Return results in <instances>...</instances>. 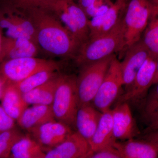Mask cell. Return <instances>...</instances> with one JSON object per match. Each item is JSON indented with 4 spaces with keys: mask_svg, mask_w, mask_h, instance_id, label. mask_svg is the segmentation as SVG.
<instances>
[{
    "mask_svg": "<svg viewBox=\"0 0 158 158\" xmlns=\"http://www.w3.org/2000/svg\"><path fill=\"white\" fill-rule=\"evenodd\" d=\"M24 10L35 26L39 47L51 55L75 58L81 44L52 11L38 8Z\"/></svg>",
    "mask_w": 158,
    "mask_h": 158,
    "instance_id": "1",
    "label": "cell"
},
{
    "mask_svg": "<svg viewBox=\"0 0 158 158\" xmlns=\"http://www.w3.org/2000/svg\"><path fill=\"white\" fill-rule=\"evenodd\" d=\"M123 17L112 30L89 38L81 45L75 57L78 64L82 66L97 62L114 55L116 52L123 50L124 34Z\"/></svg>",
    "mask_w": 158,
    "mask_h": 158,
    "instance_id": "2",
    "label": "cell"
},
{
    "mask_svg": "<svg viewBox=\"0 0 158 158\" xmlns=\"http://www.w3.org/2000/svg\"><path fill=\"white\" fill-rule=\"evenodd\" d=\"M51 107L56 120L75 129L79 108L77 77L61 75Z\"/></svg>",
    "mask_w": 158,
    "mask_h": 158,
    "instance_id": "3",
    "label": "cell"
},
{
    "mask_svg": "<svg viewBox=\"0 0 158 158\" xmlns=\"http://www.w3.org/2000/svg\"><path fill=\"white\" fill-rule=\"evenodd\" d=\"M153 1L129 0L123 17L124 34L123 50L141 40L147 27Z\"/></svg>",
    "mask_w": 158,
    "mask_h": 158,
    "instance_id": "4",
    "label": "cell"
},
{
    "mask_svg": "<svg viewBox=\"0 0 158 158\" xmlns=\"http://www.w3.org/2000/svg\"><path fill=\"white\" fill-rule=\"evenodd\" d=\"M115 55L82 65L77 77L79 107L91 103L103 81Z\"/></svg>",
    "mask_w": 158,
    "mask_h": 158,
    "instance_id": "5",
    "label": "cell"
},
{
    "mask_svg": "<svg viewBox=\"0 0 158 158\" xmlns=\"http://www.w3.org/2000/svg\"><path fill=\"white\" fill-rule=\"evenodd\" d=\"M59 69L60 64L53 60L28 57L4 60L0 64V74L7 84H15L40 71Z\"/></svg>",
    "mask_w": 158,
    "mask_h": 158,
    "instance_id": "6",
    "label": "cell"
},
{
    "mask_svg": "<svg viewBox=\"0 0 158 158\" xmlns=\"http://www.w3.org/2000/svg\"><path fill=\"white\" fill-rule=\"evenodd\" d=\"M123 86L120 62L115 56L92 102L94 106L101 113L110 110L113 102L118 98Z\"/></svg>",
    "mask_w": 158,
    "mask_h": 158,
    "instance_id": "7",
    "label": "cell"
},
{
    "mask_svg": "<svg viewBox=\"0 0 158 158\" xmlns=\"http://www.w3.org/2000/svg\"><path fill=\"white\" fill-rule=\"evenodd\" d=\"M0 27L6 30V37L27 38L37 43L35 26L25 10L5 6L0 9Z\"/></svg>",
    "mask_w": 158,
    "mask_h": 158,
    "instance_id": "8",
    "label": "cell"
},
{
    "mask_svg": "<svg viewBox=\"0 0 158 158\" xmlns=\"http://www.w3.org/2000/svg\"><path fill=\"white\" fill-rule=\"evenodd\" d=\"M157 59L150 54L138 71L131 87L117 98V104H143L150 88L153 85Z\"/></svg>",
    "mask_w": 158,
    "mask_h": 158,
    "instance_id": "9",
    "label": "cell"
},
{
    "mask_svg": "<svg viewBox=\"0 0 158 158\" xmlns=\"http://www.w3.org/2000/svg\"><path fill=\"white\" fill-rule=\"evenodd\" d=\"M73 132L67 125L55 119L34 127L28 133L46 152L62 143Z\"/></svg>",
    "mask_w": 158,
    "mask_h": 158,
    "instance_id": "10",
    "label": "cell"
},
{
    "mask_svg": "<svg viewBox=\"0 0 158 158\" xmlns=\"http://www.w3.org/2000/svg\"><path fill=\"white\" fill-rule=\"evenodd\" d=\"M125 52L123 61L120 62V66L123 86L127 90L131 87L138 71L150 53L142 39Z\"/></svg>",
    "mask_w": 158,
    "mask_h": 158,
    "instance_id": "11",
    "label": "cell"
},
{
    "mask_svg": "<svg viewBox=\"0 0 158 158\" xmlns=\"http://www.w3.org/2000/svg\"><path fill=\"white\" fill-rule=\"evenodd\" d=\"M91 154L88 141L74 131L61 144L45 152V158H89Z\"/></svg>",
    "mask_w": 158,
    "mask_h": 158,
    "instance_id": "12",
    "label": "cell"
},
{
    "mask_svg": "<svg viewBox=\"0 0 158 158\" xmlns=\"http://www.w3.org/2000/svg\"><path fill=\"white\" fill-rule=\"evenodd\" d=\"M127 1L116 0L104 14L89 19V39L106 34L115 27L123 16Z\"/></svg>",
    "mask_w": 158,
    "mask_h": 158,
    "instance_id": "13",
    "label": "cell"
},
{
    "mask_svg": "<svg viewBox=\"0 0 158 158\" xmlns=\"http://www.w3.org/2000/svg\"><path fill=\"white\" fill-rule=\"evenodd\" d=\"M112 113L113 134L116 140L126 141L139 134L128 103H117Z\"/></svg>",
    "mask_w": 158,
    "mask_h": 158,
    "instance_id": "14",
    "label": "cell"
},
{
    "mask_svg": "<svg viewBox=\"0 0 158 158\" xmlns=\"http://www.w3.org/2000/svg\"><path fill=\"white\" fill-rule=\"evenodd\" d=\"M39 48L37 43L27 38H11L4 36L3 61L8 59L36 57Z\"/></svg>",
    "mask_w": 158,
    "mask_h": 158,
    "instance_id": "15",
    "label": "cell"
},
{
    "mask_svg": "<svg viewBox=\"0 0 158 158\" xmlns=\"http://www.w3.org/2000/svg\"><path fill=\"white\" fill-rule=\"evenodd\" d=\"M116 140L113 134L112 110L110 109L102 113L96 129L88 142L91 153L104 148L113 145Z\"/></svg>",
    "mask_w": 158,
    "mask_h": 158,
    "instance_id": "16",
    "label": "cell"
},
{
    "mask_svg": "<svg viewBox=\"0 0 158 158\" xmlns=\"http://www.w3.org/2000/svg\"><path fill=\"white\" fill-rule=\"evenodd\" d=\"M102 113L91 103L79 107L76 116L75 129L88 142L96 129Z\"/></svg>",
    "mask_w": 158,
    "mask_h": 158,
    "instance_id": "17",
    "label": "cell"
},
{
    "mask_svg": "<svg viewBox=\"0 0 158 158\" xmlns=\"http://www.w3.org/2000/svg\"><path fill=\"white\" fill-rule=\"evenodd\" d=\"M114 146L118 150L122 158H156L158 157V150L149 141L134 138L119 143Z\"/></svg>",
    "mask_w": 158,
    "mask_h": 158,
    "instance_id": "18",
    "label": "cell"
},
{
    "mask_svg": "<svg viewBox=\"0 0 158 158\" xmlns=\"http://www.w3.org/2000/svg\"><path fill=\"white\" fill-rule=\"evenodd\" d=\"M28 107L17 120L20 127L27 131L48 122L55 120L51 106L32 105Z\"/></svg>",
    "mask_w": 158,
    "mask_h": 158,
    "instance_id": "19",
    "label": "cell"
},
{
    "mask_svg": "<svg viewBox=\"0 0 158 158\" xmlns=\"http://www.w3.org/2000/svg\"><path fill=\"white\" fill-rule=\"evenodd\" d=\"M2 107L9 116L17 120L28 107L23 94L13 84H7L1 99Z\"/></svg>",
    "mask_w": 158,
    "mask_h": 158,
    "instance_id": "20",
    "label": "cell"
},
{
    "mask_svg": "<svg viewBox=\"0 0 158 158\" xmlns=\"http://www.w3.org/2000/svg\"><path fill=\"white\" fill-rule=\"evenodd\" d=\"M59 74L43 85L27 93L23 94L24 99L29 105L51 106L60 81Z\"/></svg>",
    "mask_w": 158,
    "mask_h": 158,
    "instance_id": "21",
    "label": "cell"
},
{
    "mask_svg": "<svg viewBox=\"0 0 158 158\" xmlns=\"http://www.w3.org/2000/svg\"><path fill=\"white\" fill-rule=\"evenodd\" d=\"M142 41L150 55L158 58V0L153 1Z\"/></svg>",
    "mask_w": 158,
    "mask_h": 158,
    "instance_id": "22",
    "label": "cell"
},
{
    "mask_svg": "<svg viewBox=\"0 0 158 158\" xmlns=\"http://www.w3.org/2000/svg\"><path fill=\"white\" fill-rule=\"evenodd\" d=\"M45 152L29 134L25 135L15 144L10 158H45Z\"/></svg>",
    "mask_w": 158,
    "mask_h": 158,
    "instance_id": "23",
    "label": "cell"
},
{
    "mask_svg": "<svg viewBox=\"0 0 158 158\" xmlns=\"http://www.w3.org/2000/svg\"><path fill=\"white\" fill-rule=\"evenodd\" d=\"M57 74L58 73L57 71H41L32 75L21 81L13 84L23 94L43 85Z\"/></svg>",
    "mask_w": 158,
    "mask_h": 158,
    "instance_id": "24",
    "label": "cell"
},
{
    "mask_svg": "<svg viewBox=\"0 0 158 158\" xmlns=\"http://www.w3.org/2000/svg\"><path fill=\"white\" fill-rule=\"evenodd\" d=\"M25 135L15 127L1 133L0 134V158H10L13 146Z\"/></svg>",
    "mask_w": 158,
    "mask_h": 158,
    "instance_id": "25",
    "label": "cell"
},
{
    "mask_svg": "<svg viewBox=\"0 0 158 158\" xmlns=\"http://www.w3.org/2000/svg\"><path fill=\"white\" fill-rule=\"evenodd\" d=\"M153 85L143 104L142 116L147 124L158 117V82Z\"/></svg>",
    "mask_w": 158,
    "mask_h": 158,
    "instance_id": "26",
    "label": "cell"
},
{
    "mask_svg": "<svg viewBox=\"0 0 158 158\" xmlns=\"http://www.w3.org/2000/svg\"><path fill=\"white\" fill-rule=\"evenodd\" d=\"M113 3L111 0H78L77 4L88 19H91L104 14Z\"/></svg>",
    "mask_w": 158,
    "mask_h": 158,
    "instance_id": "27",
    "label": "cell"
},
{
    "mask_svg": "<svg viewBox=\"0 0 158 158\" xmlns=\"http://www.w3.org/2000/svg\"><path fill=\"white\" fill-rule=\"evenodd\" d=\"M6 6L22 10L42 9L52 11L59 0H4Z\"/></svg>",
    "mask_w": 158,
    "mask_h": 158,
    "instance_id": "28",
    "label": "cell"
},
{
    "mask_svg": "<svg viewBox=\"0 0 158 158\" xmlns=\"http://www.w3.org/2000/svg\"><path fill=\"white\" fill-rule=\"evenodd\" d=\"M89 158H122L118 149L114 146L104 148L91 153Z\"/></svg>",
    "mask_w": 158,
    "mask_h": 158,
    "instance_id": "29",
    "label": "cell"
},
{
    "mask_svg": "<svg viewBox=\"0 0 158 158\" xmlns=\"http://www.w3.org/2000/svg\"><path fill=\"white\" fill-rule=\"evenodd\" d=\"M15 127V120L9 116L0 106V134Z\"/></svg>",
    "mask_w": 158,
    "mask_h": 158,
    "instance_id": "30",
    "label": "cell"
},
{
    "mask_svg": "<svg viewBox=\"0 0 158 158\" xmlns=\"http://www.w3.org/2000/svg\"><path fill=\"white\" fill-rule=\"evenodd\" d=\"M144 139L153 144L158 150V130L146 133Z\"/></svg>",
    "mask_w": 158,
    "mask_h": 158,
    "instance_id": "31",
    "label": "cell"
},
{
    "mask_svg": "<svg viewBox=\"0 0 158 158\" xmlns=\"http://www.w3.org/2000/svg\"><path fill=\"white\" fill-rule=\"evenodd\" d=\"M148 127L146 129V133L158 130V117L148 123Z\"/></svg>",
    "mask_w": 158,
    "mask_h": 158,
    "instance_id": "32",
    "label": "cell"
},
{
    "mask_svg": "<svg viewBox=\"0 0 158 158\" xmlns=\"http://www.w3.org/2000/svg\"><path fill=\"white\" fill-rule=\"evenodd\" d=\"M2 31V30L0 27V64L4 60L2 54V44L3 37H4V36H3Z\"/></svg>",
    "mask_w": 158,
    "mask_h": 158,
    "instance_id": "33",
    "label": "cell"
},
{
    "mask_svg": "<svg viewBox=\"0 0 158 158\" xmlns=\"http://www.w3.org/2000/svg\"><path fill=\"white\" fill-rule=\"evenodd\" d=\"M6 84L7 83H6V81L0 74V101H1L2 96L3 92H4Z\"/></svg>",
    "mask_w": 158,
    "mask_h": 158,
    "instance_id": "34",
    "label": "cell"
},
{
    "mask_svg": "<svg viewBox=\"0 0 158 158\" xmlns=\"http://www.w3.org/2000/svg\"><path fill=\"white\" fill-rule=\"evenodd\" d=\"M158 82V58L156 64V72L153 81V85L156 84Z\"/></svg>",
    "mask_w": 158,
    "mask_h": 158,
    "instance_id": "35",
    "label": "cell"
},
{
    "mask_svg": "<svg viewBox=\"0 0 158 158\" xmlns=\"http://www.w3.org/2000/svg\"><path fill=\"white\" fill-rule=\"evenodd\" d=\"M150 1H155V0H150Z\"/></svg>",
    "mask_w": 158,
    "mask_h": 158,
    "instance_id": "36",
    "label": "cell"
}]
</instances>
